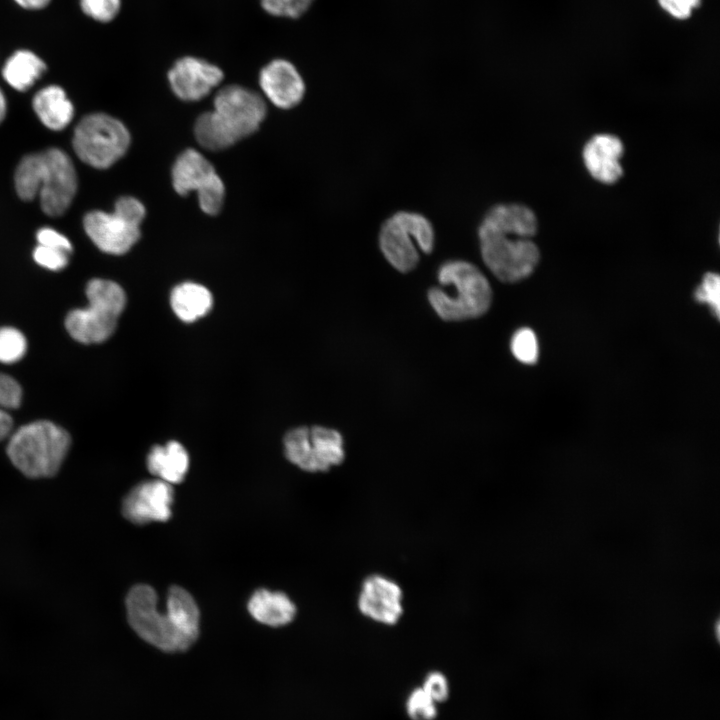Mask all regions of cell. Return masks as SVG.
<instances>
[{"mask_svg":"<svg viewBox=\"0 0 720 720\" xmlns=\"http://www.w3.org/2000/svg\"><path fill=\"white\" fill-rule=\"evenodd\" d=\"M157 594L149 585L134 586L126 598L127 618L146 642L165 652H183L197 640L200 614L188 591L170 587L166 612L157 608Z\"/></svg>","mask_w":720,"mask_h":720,"instance_id":"6da1fadb","label":"cell"},{"mask_svg":"<svg viewBox=\"0 0 720 720\" xmlns=\"http://www.w3.org/2000/svg\"><path fill=\"white\" fill-rule=\"evenodd\" d=\"M214 109L196 120L194 133L198 143L209 150L228 148L253 134L267 112L263 97L240 85H227L214 97Z\"/></svg>","mask_w":720,"mask_h":720,"instance_id":"7a4b0ae2","label":"cell"},{"mask_svg":"<svg viewBox=\"0 0 720 720\" xmlns=\"http://www.w3.org/2000/svg\"><path fill=\"white\" fill-rule=\"evenodd\" d=\"M15 189L24 201L37 195L43 212L61 216L70 206L77 191V174L70 157L58 148L24 156L15 175Z\"/></svg>","mask_w":720,"mask_h":720,"instance_id":"3957f363","label":"cell"},{"mask_svg":"<svg viewBox=\"0 0 720 720\" xmlns=\"http://www.w3.org/2000/svg\"><path fill=\"white\" fill-rule=\"evenodd\" d=\"M437 277L441 285L454 290L453 294L440 287L428 291L429 303L443 320L477 318L489 309L492 302L490 283L473 263L465 260L446 261L439 267Z\"/></svg>","mask_w":720,"mask_h":720,"instance_id":"277c9868","label":"cell"},{"mask_svg":"<svg viewBox=\"0 0 720 720\" xmlns=\"http://www.w3.org/2000/svg\"><path fill=\"white\" fill-rule=\"evenodd\" d=\"M70 444L71 438L66 430L41 420L18 428L9 439L7 454L24 475L50 477L60 469Z\"/></svg>","mask_w":720,"mask_h":720,"instance_id":"5b68a950","label":"cell"},{"mask_svg":"<svg viewBox=\"0 0 720 720\" xmlns=\"http://www.w3.org/2000/svg\"><path fill=\"white\" fill-rule=\"evenodd\" d=\"M88 306L68 313L65 327L70 336L83 344L107 340L114 332L125 304L126 295L117 283L92 279L86 287Z\"/></svg>","mask_w":720,"mask_h":720,"instance_id":"8992f818","label":"cell"},{"mask_svg":"<svg viewBox=\"0 0 720 720\" xmlns=\"http://www.w3.org/2000/svg\"><path fill=\"white\" fill-rule=\"evenodd\" d=\"M379 248L385 259L397 271L406 273L419 262V250L433 251L435 231L430 220L418 212L398 211L381 225Z\"/></svg>","mask_w":720,"mask_h":720,"instance_id":"52a82bcc","label":"cell"},{"mask_svg":"<svg viewBox=\"0 0 720 720\" xmlns=\"http://www.w3.org/2000/svg\"><path fill=\"white\" fill-rule=\"evenodd\" d=\"M129 144L130 134L125 125L104 113L83 117L72 139L78 158L97 169L112 166L126 153Z\"/></svg>","mask_w":720,"mask_h":720,"instance_id":"ba28073f","label":"cell"},{"mask_svg":"<svg viewBox=\"0 0 720 720\" xmlns=\"http://www.w3.org/2000/svg\"><path fill=\"white\" fill-rule=\"evenodd\" d=\"M145 217L144 205L134 197L119 198L112 213L94 210L83 219L86 234L103 252L121 255L130 250L140 237Z\"/></svg>","mask_w":720,"mask_h":720,"instance_id":"9c48e42d","label":"cell"},{"mask_svg":"<svg viewBox=\"0 0 720 720\" xmlns=\"http://www.w3.org/2000/svg\"><path fill=\"white\" fill-rule=\"evenodd\" d=\"M482 260L500 281L514 283L527 278L539 263L540 252L531 238L478 231Z\"/></svg>","mask_w":720,"mask_h":720,"instance_id":"30bf717a","label":"cell"},{"mask_svg":"<svg viewBox=\"0 0 720 720\" xmlns=\"http://www.w3.org/2000/svg\"><path fill=\"white\" fill-rule=\"evenodd\" d=\"M287 459L308 472L327 471L345 458L342 435L330 428L299 427L284 437Z\"/></svg>","mask_w":720,"mask_h":720,"instance_id":"8fae6325","label":"cell"},{"mask_svg":"<svg viewBox=\"0 0 720 720\" xmlns=\"http://www.w3.org/2000/svg\"><path fill=\"white\" fill-rule=\"evenodd\" d=\"M172 184L182 196L196 191L199 206L206 214L216 215L221 210L224 183L213 165L198 151L187 149L179 155L172 169Z\"/></svg>","mask_w":720,"mask_h":720,"instance_id":"7c38bea8","label":"cell"},{"mask_svg":"<svg viewBox=\"0 0 720 720\" xmlns=\"http://www.w3.org/2000/svg\"><path fill=\"white\" fill-rule=\"evenodd\" d=\"M174 94L184 101H197L207 96L224 78L220 67L196 56L177 59L168 71Z\"/></svg>","mask_w":720,"mask_h":720,"instance_id":"4fadbf2b","label":"cell"},{"mask_svg":"<svg viewBox=\"0 0 720 720\" xmlns=\"http://www.w3.org/2000/svg\"><path fill=\"white\" fill-rule=\"evenodd\" d=\"M173 488L163 480L136 485L123 499L122 514L134 524L167 521L171 517Z\"/></svg>","mask_w":720,"mask_h":720,"instance_id":"5bb4252c","label":"cell"},{"mask_svg":"<svg viewBox=\"0 0 720 720\" xmlns=\"http://www.w3.org/2000/svg\"><path fill=\"white\" fill-rule=\"evenodd\" d=\"M402 600V589L395 581L373 574L363 581L357 604L364 616L381 624L394 625L403 614Z\"/></svg>","mask_w":720,"mask_h":720,"instance_id":"9a60e30c","label":"cell"},{"mask_svg":"<svg viewBox=\"0 0 720 720\" xmlns=\"http://www.w3.org/2000/svg\"><path fill=\"white\" fill-rule=\"evenodd\" d=\"M259 85L266 98L282 109L296 106L305 94V83L298 69L282 58L271 60L260 70Z\"/></svg>","mask_w":720,"mask_h":720,"instance_id":"2e32d148","label":"cell"},{"mask_svg":"<svg viewBox=\"0 0 720 720\" xmlns=\"http://www.w3.org/2000/svg\"><path fill=\"white\" fill-rule=\"evenodd\" d=\"M623 152V143L617 136L597 134L591 137L584 146V164L590 175L597 181L611 184L623 174L620 164Z\"/></svg>","mask_w":720,"mask_h":720,"instance_id":"e0dca14e","label":"cell"},{"mask_svg":"<svg viewBox=\"0 0 720 720\" xmlns=\"http://www.w3.org/2000/svg\"><path fill=\"white\" fill-rule=\"evenodd\" d=\"M478 231H493L531 238L537 231V218L527 206L518 203L497 204L481 220Z\"/></svg>","mask_w":720,"mask_h":720,"instance_id":"ac0fdd59","label":"cell"},{"mask_svg":"<svg viewBox=\"0 0 720 720\" xmlns=\"http://www.w3.org/2000/svg\"><path fill=\"white\" fill-rule=\"evenodd\" d=\"M32 107L41 122L55 131L64 129L74 115L71 101L57 85H49L39 90L33 97Z\"/></svg>","mask_w":720,"mask_h":720,"instance_id":"d6986e66","label":"cell"},{"mask_svg":"<svg viewBox=\"0 0 720 720\" xmlns=\"http://www.w3.org/2000/svg\"><path fill=\"white\" fill-rule=\"evenodd\" d=\"M248 611L258 622L276 627L286 625L294 619L296 606L282 592L259 589L251 596Z\"/></svg>","mask_w":720,"mask_h":720,"instance_id":"ffe728a7","label":"cell"},{"mask_svg":"<svg viewBox=\"0 0 720 720\" xmlns=\"http://www.w3.org/2000/svg\"><path fill=\"white\" fill-rule=\"evenodd\" d=\"M188 466V454L177 441H170L164 446H154L147 457L150 473L170 484L180 483L185 477Z\"/></svg>","mask_w":720,"mask_h":720,"instance_id":"44dd1931","label":"cell"},{"mask_svg":"<svg viewBox=\"0 0 720 720\" xmlns=\"http://www.w3.org/2000/svg\"><path fill=\"white\" fill-rule=\"evenodd\" d=\"M46 69V63L33 51L19 49L5 61L2 76L13 89L23 92L32 87Z\"/></svg>","mask_w":720,"mask_h":720,"instance_id":"7402d4cb","label":"cell"},{"mask_svg":"<svg viewBox=\"0 0 720 720\" xmlns=\"http://www.w3.org/2000/svg\"><path fill=\"white\" fill-rule=\"evenodd\" d=\"M171 307L184 322H193L206 315L213 303L210 291L197 283L177 285L171 293Z\"/></svg>","mask_w":720,"mask_h":720,"instance_id":"603a6c76","label":"cell"},{"mask_svg":"<svg viewBox=\"0 0 720 720\" xmlns=\"http://www.w3.org/2000/svg\"><path fill=\"white\" fill-rule=\"evenodd\" d=\"M22 400V389L11 376L0 373V441L13 427V419L7 410L16 409Z\"/></svg>","mask_w":720,"mask_h":720,"instance_id":"cb8c5ba5","label":"cell"},{"mask_svg":"<svg viewBox=\"0 0 720 720\" xmlns=\"http://www.w3.org/2000/svg\"><path fill=\"white\" fill-rule=\"evenodd\" d=\"M25 336L16 328H0V362L11 364L19 361L26 353Z\"/></svg>","mask_w":720,"mask_h":720,"instance_id":"d4e9b609","label":"cell"},{"mask_svg":"<svg viewBox=\"0 0 720 720\" xmlns=\"http://www.w3.org/2000/svg\"><path fill=\"white\" fill-rule=\"evenodd\" d=\"M511 351L518 361L524 364L535 363L539 354L535 333L529 328L517 330L511 339Z\"/></svg>","mask_w":720,"mask_h":720,"instance_id":"484cf974","label":"cell"},{"mask_svg":"<svg viewBox=\"0 0 720 720\" xmlns=\"http://www.w3.org/2000/svg\"><path fill=\"white\" fill-rule=\"evenodd\" d=\"M315 0H259L261 8L270 16L298 19L312 6Z\"/></svg>","mask_w":720,"mask_h":720,"instance_id":"4316f807","label":"cell"},{"mask_svg":"<svg viewBox=\"0 0 720 720\" xmlns=\"http://www.w3.org/2000/svg\"><path fill=\"white\" fill-rule=\"evenodd\" d=\"M406 712L411 720H434L437 716V703L422 689L411 691L406 702Z\"/></svg>","mask_w":720,"mask_h":720,"instance_id":"83f0119b","label":"cell"},{"mask_svg":"<svg viewBox=\"0 0 720 720\" xmlns=\"http://www.w3.org/2000/svg\"><path fill=\"white\" fill-rule=\"evenodd\" d=\"M83 13L94 21L109 23L121 10L122 0H79Z\"/></svg>","mask_w":720,"mask_h":720,"instance_id":"f1b7e54d","label":"cell"},{"mask_svg":"<svg viewBox=\"0 0 720 720\" xmlns=\"http://www.w3.org/2000/svg\"><path fill=\"white\" fill-rule=\"evenodd\" d=\"M695 299L708 305L713 314L720 316V278L717 273L708 272L695 291Z\"/></svg>","mask_w":720,"mask_h":720,"instance_id":"f546056e","label":"cell"},{"mask_svg":"<svg viewBox=\"0 0 720 720\" xmlns=\"http://www.w3.org/2000/svg\"><path fill=\"white\" fill-rule=\"evenodd\" d=\"M70 254L65 250L38 245L33 252V258L38 265L58 271L67 266Z\"/></svg>","mask_w":720,"mask_h":720,"instance_id":"4dcf8cb0","label":"cell"},{"mask_svg":"<svg viewBox=\"0 0 720 720\" xmlns=\"http://www.w3.org/2000/svg\"><path fill=\"white\" fill-rule=\"evenodd\" d=\"M422 689L438 704L447 700L449 683L446 676L439 671H432L425 677Z\"/></svg>","mask_w":720,"mask_h":720,"instance_id":"1f68e13d","label":"cell"},{"mask_svg":"<svg viewBox=\"0 0 720 720\" xmlns=\"http://www.w3.org/2000/svg\"><path fill=\"white\" fill-rule=\"evenodd\" d=\"M702 0H657L659 6L671 17L684 20L698 8Z\"/></svg>","mask_w":720,"mask_h":720,"instance_id":"d6a6232c","label":"cell"},{"mask_svg":"<svg viewBox=\"0 0 720 720\" xmlns=\"http://www.w3.org/2000/svg\"><path fill=\"white\" fill-rule=\"evenodd\" d=\"M36 238L38 245L65 250L69 253L72 252V244L70 241L64 235L52 228H41L38 230Z\"/></svg>","mask_w":720,"mask_h":720,"instance_id":"836d02e7","label":"cell"},{"mask_svg":"<svg viewBox=\"0 0 720 720\" xmlns=\"http://www.w3.org/2000/svg\"><path fill=\"white\" fill-rule=\"evenodd\" d=\"M51 0H14V2L27 10H40L45 8Z\"/></svg>","mask_w":720,"mask_h":720,"instance_id":"e575fe53","label":"cell"},{"mask_svg":"<svg viewBox=\"0 0 720 720\" xmlns=\"http://www.w3.org/2000/svg\"><path fill=\"white\" fill-rule=\"evenodd\" d=\"M7 112V105H6V99L5 96L0 89V123L4 120L5 115Z\"/></svg>","mask_w":720,"mask_h":720,"instance_id":"d590c367","label":"cell"}]
</instances>
